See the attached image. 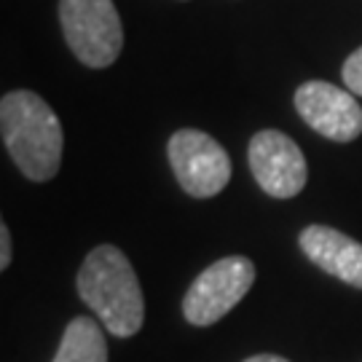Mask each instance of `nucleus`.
<instances>
[{
  "mask_svg": "<svg viewBox=\"0 0 362 362\" xmlns=\"http://www.w3.org/2000/svg\"><path fill=\"white\" fill-rule=\"evenodd\" d=\"M255 282V266L245 255L215 260L199 274L182 298V317L196 327H209L250 293Z\"/></svg>",
  "mask_w": 362,
  "mask_h": 362,
  "instance_id": "nucleus-4",
  "label": "nucleus"
},
{
  "mask_svg": "<svg viewBox=\"0 0 362 362\" xmlns=\"http://www.w3.org/2000/svg\"><path fill=\"white\" fill-rule=\"evenodd\" d=\"M250 169L258 185L274 199H293L303 191L309 167L296 140L276 129H263L250 140Z\"/></svg>",
  "mask_w": 362,
  "mask_h": 362,
  "instance_id": "nucleus-6",
  "label": "nucleus"
},
{
  "mask_svg": "<svg viewBox=\"0 0 362 362\" xmlns=\"http://www.w3.org/2000/svg\"><path fill=\"white\" fill-rule=\"evenodd\" d=\"M298 245L303 255L325 274L362 290V245L330 226H306Z\"/></svg>",
  "mask_w": 362,
  "mask_h": 362,
  "instance_id": "nucleus-8",
  "label": "nucleus"
},
{
  "mask_svg": "<svg viewBox=\"0 0 362 362\" xmlns=\"http://www.w3.org/2000/svg\"><path fill=\"white\" fill-rule=\"evenodd\" d=\"M300 118L317 134L336 143H351L362 134V105L351 91L338 89L327 81H306L296 91Z\"/></svg>",
  "mask_w": 362,
  "mask_h": 362,
  "instance_id": "nucleus-7",
  "label": "nucleus"
},
{
  "mask_svg": "<svg viewBox=\"0 0 362 362\" xmlns=\"http://www.w3.org/2000/svg\"><path fill=\"white\" fill-rule=\"evenodd\" d=\"M167 156L185 194L212 199L231 180V158L226 148L199 129H180L169 137Z\"/></svg>",
  "mask_w": 362,
  "mask_h": 362,
  "instance_id": "nucleus-5",
  "label": "nucleus"
},
{
  "mask_svg": "<svg viewBox=\"0 0 362 362\" xmlns=\"http://www.w3.org/2000/svg\"><path fill=\"white\" fill-rule=\"evenodd\" d=\"M59 22L70 52L86 67L113 65L124 46V27L113 0H59Z\"/></svg>",
  "mask_w": 362,
  "mask_h": 362,
  "instance_id": "nucleus-3",
  "label": "nucleus"
},
{
  "mask_svg": "<svg viewBox=\"0 0 362 362\" xmlns=\"http://www.w3.org/2000/svg\"><path fill=\"white\" fill-rule=\"evenodd\" d=\"M11 266V231L8 226H0V269Z\"/></svg>",
  "mask_w": 362,
  "mask_h": 362,
  "instance_id": "nucleus-11",
  "label": "nucleus"
},
{
  "mask_svg": "<svg viewBox=\"0 0 362 362\" xmlns=\"http://www.w3.org/2000/svg\"><path fill=\"white\" fill-rule=\"evenodd\" d=\"M54 362H107V341L91 317H76L62 333Z\"/></svg>",
  "mask_w": 362,
  "mask_h": 362,
  "instance_id": "nucleus-9",
  "label": "nucleus"
},
{
  "mask_svg": "<svg viewBox=\"0 0 362 362\" xmlns=\"http://www.w3.org/2000/svg\"><path fill=\"white\" fill-rule=\"evenodd\" d=\"M3 145L22 175L35 182L52 180L62 164V127L49 103L35 91H8L0 100Z\"/></svg>",
  "mask_w": 362,
  "mask_h": 362,
  "instance_id": "nucleus-2",
  "label": "nucleus"
},
{
  "mask_svg": "<svg viewBox=\"0 0 362 362\" xmlns=\"http://www.w3.org/2000/svg\"><path fill=\"white\" fill-rule=\"evenodd\" d=\"M245 362H290V360L279 357V354H255V357H247Z\"/></svg>",
  "mask_w": 362,
  "mask_h": 362,
  "instance_id": "nucleus-12",
  "label": "nucleus"
},
{
  "mask_svg": "<svg viewBox=\"0 0 362 362\" xmlns=\"http://www.w3.org/2000/svg\"><path fill=\"white\" fill-rule=\"evenodd\" d=\"M341 76H344V83H346V89L354 91L357 97H362V46L357 52L349 54V59L344 62V70H341Z\"/></svg>",
  "mask_w": 362,
  "mask_h": 362,
  "instance_id": "nucleus-10",
  "label": "nucleus"
},
{
  "mask_svg": "<svg viewBox=\"0 0 362 362\" xmlns=\"http://www.w3.org/2000/svg\"><path fill=\"white\" fill-rule=\"evenodd\" d=\"M78 296L107 333L129 338L145 322V300L129 258L113 245L94 247L76 279Z\"/></svg>",
  "mask_w": 362,
  "mask_h": 362,
  "instance_id": "nucleus-1",
  "label": "nucleus"
}]
</instances>
